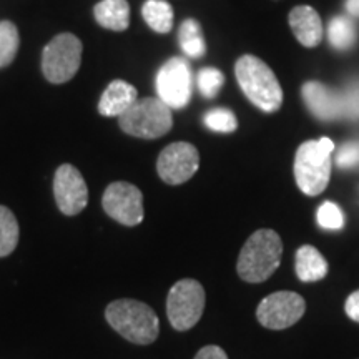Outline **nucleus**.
I'll list each match as a JSON object with an SVG mask.
<instances>
[{"instance_id":"f257e3e1","label":"nucleus","mask_w":359,"mask_h":359,"mask_svg":"<svg viewBox=\"0 0 359 359\" xmlns=\"http://www.w3.org/2000/svg\"><path fill=\"white\" fill-rule=\"evenodd\" d=\"M283 241L275 230L255 231L240 251L236 271L246 283H262L276 271L281 263Z\"/></svg>"},{"instance_id":"f03ea898","label":"nucleus","mask_w":359,"mask_h":359,"mask_svg":"<svg viewBox=\"0 0 359 359\" xmlns=\"http://www.w3.org/2000/svg\"><path fill=\"white\" fill-rule=\"evenodd\" d=\"M109 325L133 344H151L158 338L160 321L148 304L137 299H116L105 309Z\"/></svg>"},{"instance_id":"7ed1b4c3","label":"nucleus","mask_w":359,"mask_h":359,"mask_svg":"<svg viewBox=\"0 0 359 359\" xmlns=\"http://www.w3.org/2000/svg\"><path fill=\"white\" fill-rule=\"evenodd\" d=\"M238 85L248 100L259 110L276 111L283 103V90L273 70L255 55L238 58L235 65Z\"/></svg>"},{"instance_id":"20e7f679","label":"nucleus","mask_w":359,"mask_h":359,"mask_svg":"<svg viewBox=\"0 0 359 359\" xmlns=\"http://www.w3.org/2000/svg\"><path fill=\"white\" fill-rule=\"evenodd\" d=\"M333 150V140L326 137L299 145L294 158V178L304 195L318 196L326 190L331 177Z\"/></svg>"},{"instance_id":"39448f33","label":"nucleus","mask_w":359,"mask_h":359,"mask_svg":"<svg viewBox=\"0 0 359 359\" xmlns=\"http://www.w3.org/2000/svg\"><path fill=\"white\" fill-rule=\"evenodd\" d=\"M118 123L127 135L154 140V138L163 137L172 130V109L165 105L160 98H140L123 115L118 116Z\"/></svg>"},{"instance_id":"423d86ee","label":"nucleus","mask_w":359,"mask_h":359,"mask_svg":"<svg viewBox=\"0 0 359 359\" xmlns=\"http://www.w3.org/2000/svg\"><path fill=\"white\" fill-rule=\"evenodd\" d=\"M82 62V42L74 34L53 37L42 53V72L52 83H65L75 77Z\"/></svg>"},{"instance_id":"0eeeda50","label":"nucleus","mask_w":359,"mask_h":359,"mask_svg":"<svg viewBox=\"0 0 359 359\" xmlns=\"http://www.w3.org/2000/svg\"><path fill=\"white\" fill-rule=\"evenodd\" d=\"M205 290L196 280L185 278L170 288L167 298L168 321L177 331L191 330L205 309Z\"/></svg>"},{"instance_id":"6e6552de","label":"nucleus","mask_w":359,"mask_h":359,"mask_svg":"<svg viewBox=\"0 0 359 359\" xmlns=\"http://www.w3.org/2000/svg\"><path fill=\"white\" fill-rule=\"evenodd\" d=\"M193 77L190 64L182 57H173L161 65L156 74L158 98L170 109H183L191 98Z\"/></svg>"},{"instance_id":"1a4fd4ad","label":"nucleus","mask_w":359,"mask_h":359,"mask_svg":"<svg viewBox=\"0 0 359 359\" xmlns=\"http://www.w3.org/2000/svg\"><path fill=\"white\" fill-rule=\"evenodd\" d=\"M306 313V302L293 291H276L258 304L257 318L259 325L268 330H286L293 326Z\"/></svg>"},{"instance_id":"9d476101","label":"nucleus","mask_w":359,"mask_h":359,"mask_svg":"<svg viewBox=\"0 0 359 359\" xmlns=\"http://www.w3.org/2000/svg\"><path fill=\"white\" fill-rule=\"evenodd\" d=\"M102 206L110 218L125 226H137L145 217L142 191L127 182L110 183L103 193Z\"/></svg>"},{"instance_id":"9b49d317","label":"nucleus","mask_w":359,"mask_h":359,"mask_svg":"<svg viewBox=\"0 0 359 359\" xmlns=\"http://www.w3.org/2000/svg\"><path fill=\"white\" fill-rule=\"evenodd\" d=\"M200 154L191 143L177 142L163 148L156 160V172L168 185H182L198 172Z\"/></svg>"},{"instance_id":"f8f14e48","label":"nucleus","mask_w":359,"mask_h":359,"mask_svg":"<svg viewBox=\"0 0 359 359\" xmlns=\"http://www.w3.org/2000/svg\"><path fill=\"white\" fill-rule=\"evenodd\" d=\"M53 195L58 210L67 217L82 213L88 203V187L85 178L74 165L64 163L53 177Z\"/></svg>"},{"instance_id":"ddd939ff","label":"nucleus","mask_w":359,"mask_h":359,"mask_svg":"<svg viewBox=\"0 0 359 359\" xmlns=\"http://www.w3.org/2000/svg\"><path fill=\"white\" fill-rule=\"evenodd\" d=\"M303 98L314 116L321 120H334L343 115L341 97L331 92L320 82H308L303 85Z\"/></svg>"},{"instance_id":"4468645a","label":"nucleus","mask_w":359,"mask_h":359,"mask_svg":"<svg viewBox=\"0 0 359 359\" xmlns=\"http://www.w3.org/2000/svg\"><path fill=\"white\" fill-rule=\"evenodd\" d=\"M290 27L304 47H316L323 39V24L320 13L313 7L299 6L290 12Z\"/></svg>"},{"instance_id":"2eb2a0df","label":"nucleus","mask_w":359,"mask_h":359,"mask_svg":"<svg viewBox=\"0 0 359 359\" xmlns=\"http://www.w3.org/2000/svg\"><path fill=\"white\" fill-rule=\"evenodd\" d=\"M138 100L137 88L125 80H114L98 102V111L103 116H120Z\"/></svg>"},{"instance_id":"dca6fc26","label":"nucleus","mask_w":359,"mask_h":359,"mask_svg":"<svg viewBox=\"0 0 359 359\" xmlns=\"http://www.w3.org/2000/svg\"><path fill=\"white\" fill-rule=\"evenodd\" d=\"M296 275L304 283L320 281L327 275V263L323 255L311 245H304L296 251Z\"/></svg>"},{"instance_id":"f3484780","label":"nucleus","mask_w":359,"mask_h":359,"mask_svg":"<svg viewBox=\"0 0 359 359\" xmlns=\"http://www.w3.org/2000/svg\"><path fill=\"white\" fill-rule=\"evenodd\" d=\"M93 15L103 29L123 32L130 24V6L127 0H102L93 8Z\"/></svg>"},{"instance_id":"a211bd4d","label":"nucleus","mask_w":359,"mask_h":359,"mask_svg":"<svg viewBox=\"0 0 359 359\" xmlns=\"http://www.w3.org/2000/svg\"><path fill=\"white\" fill-rule=\"evenodd\" d=\"M142 15L151 30L168 34L173 27V7L165 0H147L143 4Z\"/></svg>"},{"instance_id":"6ab92c4d","label":"nucleus","mask_w":359,"mask_h":359,"mask_svg":"<svg viewBox=\"0 0 359 359\" xmlns=\"http://www.w3.org/2000/svg\"><path fill=\"white\" fill-rule=\"evenodd\" d=\"M178 42L185 55L191 58H201L206 52V43L201 25L195 19H187L180 25Z\"/></svg>"},{"instance_id":"aec40b11","label":"nucleus","mask_w":359,"mask_h":359,"mask_svg":"<svg viewBox=\"0 0 359 359\" xmlns=\"http://www.w3.org/2000/svg\"><path fill=\"white\" fill-rule=\"evenodd\" d=\"M327 35H330V42L336 50H348L356 43L358 30L349 17L338 15L330 22Z\"/></svg>"},{"instance_id":"412c9836","label":"nucleus","mask_w":359,"mask_h":359,"mask_svg":"<svg viewBox=\"0 0 359 359\" xmlns=\"http://www.w3.org/2000/svg\"><path fill=\"white\" fill-rule=\"evenodd\" d=\"M19 222L7 206L0 205V258L8 257L19 243Z\"/></svg>"},{"instance_id":"4be33fe9","label":"nucleus","mask_w":359,"mask_h":359,"mask_svg":"<svg viewBox=\"0 0 359 359\" xmlns=\"http://www.w3.org/2000/svg\"><path fill=\"white\" fill-rule=\"evenodd\" d=\"M19 43L20 37L15 24L8 20L0 22V67L12 64L19 50Z\"/></svg>"},{"instance_id":"5701e85b","label":"nucleus","mask_w":359,"mask_h":359,"mask_svg":"<svg viewBox=\"0 0 359 359\" xmlns=\"http://www.w3.org/2000/svg\"><path fill=\"white\" fill-rule=\"evenodd\" d=\"M205 125L218 133H231L238 127L236 116L228 109H213L205 115Z\"/></svg>"},{"instance_id":"b1692460","label":"nucleus","mask_w":359,"mask_h":359,"mask_svg":"<svg viewBox=\"0 0 359 359\" xmlns=\"http://www.w3.org/2000/svg\"><path fill=\"white\" fill-rule=\"evenodd\" d=\"M223 74L218 69H213V67H205V69H201L198 72V77H196V85H198V90L205 98L217 97L219 88L223 87Z\"/></svg>"},{"instance_id":"393cba45","label":"nucleus","mask_w":359,"mask_h":359,"mask_svg":"<svg viewBox=\"0 0 359 359\" xmlns=\"http://www.w3.org/2000/svg\"><path fill=\"white\" fill-rule=\"evenodd\" d=\"M318 223H320V226L326 228V230H339L344 224L343 212L333 201H325L318 208Z\"/></svg>"},{"instance_id":"a878e982","label":"nucleus","mask_w":359,"mask_h":359,"mask_svg":"<svg viewBox=\"0 0 359 359\" xmlns=\"http://www.w3.org/2000/svg\"><path fill=\"white\" fill-rule=\"evenodd\" d=\"M341 107H343V115L348 118H359V82L349 85L343 97H341Z\"/></svg>"},{"instance_id":"bb28decb","label":"nucleus","mask_w":359,"mask_h":359,"mask_svg":"<svg viewBox=\"0 0 359 359\" xmlns=\"http://www.w3.org/2000/svg\"><path fill=\"white\" fill-rule=\"evenodd\" d=\"M336 163L339 168L359 167V142H349L339 150L336 156Z\"/></svg>"},{"instance_id":"cd10ccee","label":"nucleus","mask_w":359,"mask_h":359,"mask_svg":"<svg viewBox=\"0 0 359 359\" xmlns=\"http://www.w3.org/2000/svg\"><path fill=\"white\" fill-rule=\"evenodd\" d=\"M344 313L348 314L349 320L359 323V290L348 296L346 303H344Z\"/></svg>"},{"instance_id":"c85d7f7f","label":"nucleus","mask_w":359,"mask_h":359,"mask_svg":"<svg viewBox=\"0 0 359 359\" xmlns=\"http://www.w3.org/2000/svg\"><path fill=\"white\" fill-rule=\"evenodd\" d=\"M195 359H228V356L222 348L217 346V344H210V346L201 348L200 351L196 353Z\"/></svg>"},{"instance_id":"c756f323","label":"nucleus","mask_w":359,"mask_h":359,"mask_svg":"<svg viewBox=\"0 0 359 359\" xmlns=\"http://www.w3.org/2000/svg\"><path fill=\"white\" fill-rule=\"evenodd\" d=\"M346 11L351 17H359V0H346Z\"/></svg>"}]
</instances>
